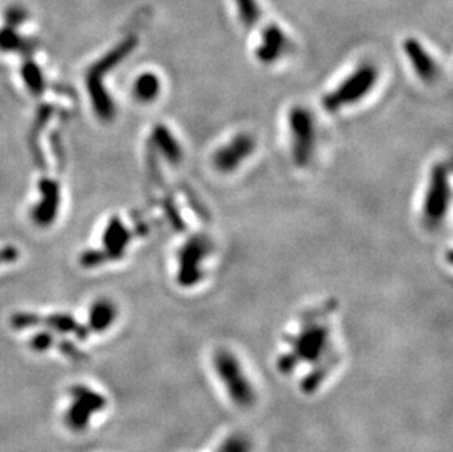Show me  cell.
<instances>
[{
	"label": "cell",
	"instance_id": "cell-1",
	"mask_svg": "<svg viewBox=\"0 0 453 452\" xmlns=\"http://www.w3.org/2000/svg\"><path fill=\"white\" fill-rule=\"evenodd\" d=\"M286 344L289 345V351L278 360V370L289 374L299 364H311V371L302 381L301 388L306 394H314L340 360L330 338V326L327 323L326 310L306 316L298 332L286 337Z\"/></svg>",
	"mask_w": 453,
	"mask_h": 452
},
{
	"label": "cell",
	"instance_id": "cell-2",
	"mask_svg": "<svg viewBox=\"0 0 453 452\" xmlns=\"http://www.w3.org/2000/svg\"><path fill=\"white\" fill-rule=\"evenodd\" d=\"M213 369L235 406L239 409L256 406V388L248 379V374L232 351L226 348L217 349L213 356Z\"/></svg>",
	"mask_w": 453,
	"mask_h": 452
},
{
	"label": "cell",
	"instance_id": "cell-3",
	"mask_svg": "<svg viewBox=\"0 0 453 452\" xmlns=\"http://www.w3.org/2000/svg\"><path fill=\"white\" fill-rule=\"evenodd\" d=\"M379 71L371 63H364L352 72L338 88L323 97V108L327 112H339L345 106L354 105L364 98L374 87Z\"/></svg>",
	"mask_w": 453,
	"mask_h": 452
},
{
	"label": "cell",
	"instance_id": "cell-4",
	"mask_svg": "<svg viewBox=\"0 0 453 452\" xmlns=\"http://www.w3.org/2000/svg\"><path fill=\"white\" fill-rule=\"evenodd\" d=\"M450 205V184H449V166L446 163H437L432 173L429 187L424 197L422 217L429 230H436L443 222Z\"/></svg>",
	"mask_w": 453,
	"mask_h": 452
},
{
	"label": "cell",
	"instance_id": "cell-5",
	"mask_svg": "<svg viewBox=\"0 0 453 452\" xmlns=\"http://www.w3.org/2000/svg\"><path fill=\"white\" fill-rule=\"evenodd\" d=\"M71 396L72 404L65 414V423L73 432L85 431L94 414L105 410L108 406L105 395L93 391L85 385L72 386Z\"/></svg>",
	"mask_w": 453,
	"mask_h": 452
},
{
	"label": "cell",
	"instance_id": "cell-6",
	"mask_svg": "<svg viewBox=\"0 0 453 452\" xmlns=\"http://www.w3.org/2000/svg\"><path fill=\"white\" fill-rule=\"evenodd\" d=\"M289 127L292 133V158L299 168H306L314 153L316 125L308 109L295 106L289 113Z\"/></svg>",
	"mask_w": 453,
	"mask_h": 452
},
{
	"label": "cell",
	"instance_id": "cell-7",
	"mask_svg": "<svg viewBox=\"0 0 453 452\" xmlns=\"http://www.w3.org/2000/svg\"><path fill=\"white\" fill-rule=\"evenodd\" d=\"M213 245L204 235H194L179 251L178 282L184 288L195 287L203 278V262L210 255Z\"/></svg>",
	"mask_w": 453,
	"mask_h": 452
},
{
	"label": "cell",
	"instance_id": "cell-8",
	"mask_svg": "<svg viewBox=\"0 0 453 452\" xmlns=\"http://www.w3.org/2000/svg\"><path fill=\"white\" fill-rule=\"evenodd\" d=\"M256 141L249 134H239L234 137L228 144L220 147L213 156V165L223 173L236 170L244 160L253 155Z\"/></svg>",
	"mask_w": 453,
	"mask_h": 452
},
{
	"label": "cell",
	"instance_id": "cell-9",
	"mask_svg": "<svg viewBox=\"0 0 453 452\" xmlns=\"http://www.w3.org/2000/svg\"><path fill=\"white\" fill-rule=\"evenodd\" d=\"M289 47V40L283 30L276 24H270L261 34V43L256 50V56L261 63L270 65L281 59Z\"/></svg>",
	"mask_w": 453,
	"mask_h": 452
},
{
	"label": "cell",
	"instance_id": "cell-10",
	"mask_svg": "<svg viewBox=\"0 0 453 452\" xmlns=\"http://www.w3.org/2000/svg\"><path fill=\"white\" fill-rule=\"evenodd\" d=\"M41 192V202L33 209V220L40 226H48L58 216L61 194L59 184L53 180L43 178L38 184Z\"/></svg>",
	"mask_w": 453,
	"mask_h": 452
},
{
	"label": "cell",
	"instance_id": "cell-11",
	"mask_svg": "<svg viewBox=\"0 0 453 452\" xmlns=\"http://www.w3.org/2000/svg\"><path fill=\"white\" fill-rule=\"evenodd\" d=\"M402 47H404V52L408 56L418 77L425 83L434 81L439 75V68L432 55L425 50V47L414 37L407 38L402 43Z\"/></svg>",
	"mask_w": 453,
	"mask_h": 452
},
{
	"label": "cell",
	"instance_id": "cell-12",
	"mask_svg": "<svg viewBox=\"0 0 453 452\" xmlns=\"http://www.w3.org/2000/svg\"><path fill=\"white\" fill-rule=\"evenodd\" d=\"M130 240L131 232L127 230V226L118 216L112 217L103 235V247L109 260H119L123 257Z\"/></svg>",
	"mask_w": 453,
	"mask_h": 452
},
{
	"label": "cell",
	"instance_id": "cell-13",
	"mask_svg": "<svg viewBox=\"0 0 453 452\" xmlns=\"http://www.w3.org/2000/svg\"><path fill=\"white\" fill-rule=\"evenodd\" d=\"M137 46H138V38L135 36H131V37H127L125 40H122L112 50H109V52L102 59L97 61L88 69V73H93V75H95V77L103 78L109 71L116 68L125 58H128L134 52Z\"/></svg>",
	"mask_w": 453,
	"mask_h": 452
},
{
	"label": "cell",
	"instance_id": "cell-14",
	"mask_svg": "<svg viewBox=\"0 0 453 452\" xmlns=\"http://www.w3.org/2000/svg\"><path fill=\"white\" fill-rule=\"evenodd\" d=\"M87 88L97 116L102 120H112L115 118V103L103 86V78L87 73Z\"/></svg>",
	"mask_w": 453,
	"mask_h": 452
},
{
	"label": "cell",
	"instance_id": "cell-15",
	"mask_svg": "<svg viewBox=\"0 0 453 452\" xmlns=\"http://www.w3.org/2000/svg\"><path fill=\"white\" fill-rule=\"evenodd\" d=\"M116 317H118L116 306L108 298H100L90 307L87 328L88 331L95 334L106 332L115 323Z\"/></svg>",
	"mask_w": 453,
	"mask_h": 452
},
{
	"label": "cell",
	"instance_id": "cell-16",
	"mask_svg": "<svg viewBox=\"0 0 453 452\" xmlns=\"http://www.w3.org/2000/svg\"><path fill=\"white\" fill-rule=\"evenodd\" d=\"M151 141L153 145L159 150V153L169 162V163H179L182 159V148L175 138V135L170 133V130L165 125L159 123L153 128V134H151Z\"/></svg>",
	"mask_w": 453,
	"mask_h": 452
},
{
	"label": "cell",
	"instance_id": "cell-17",
	"mask_svg": "<svg viewBox=\"0 0 453 452\" xmlns=\"http://www.w3.org/2000/svg\"><path fill=\"white\" fill-rule=\"evenodd\" d=\"M41 324H44L46 328L58 334H73L81 341L87 339L90 335L87 326L78 323L73 319V316L66 313H58V314H50L47 317H41Z\"/></svg>",
	"mask_w": 453,
	"mask_h": 452
},
{
	"label": "cell",
	"instance_id": "cell-18",
	"mask_svg": "<svg viewBox=\"0 0 453 452\" xmlns=\"http://www.w3.org/2000/svg\"><path fill=\"white\" fill-rule=\"evenodd\" d=\"M160 88H162V86H160V80H159L157 75L151 73V72H144L135 80L132 93L138 102L150 103L157 98Z\"/></svg>",
	"mask_w": 453,
	"mask_h": 452
},
{
	"label": "cell",
	"instance_id": "cell-19",
	"mask_svg": "<svg viewBox=\"0 0 453 452\" xmlns=\"http://www.w3.org/2000/svg\"><path fill=\"white\" fill-rule=\"evenodd\" d=\"M31 41L21 38L14 27L5 25L0 30V50L4 52H21V53H30L31 52Z\"/></svg>",
	"mask_w": 453,
	"mask_h": 452
},
{
	"label": "cell",
	"instance_id": "cell-20",
	"mask_svg": "<svg viewBox=\"0 0 453 452\" xmlns=\"http://www.w3.org/2000/svg\"><path fill=\"white\" fill-rule=\"evenodd\" d=\"M22 73V80L25 83V86L28 87V90L34 94V96H40L44 91V78L43 73L40 71V68L33 62V61H27L22 65L21 69Z\"/></svg>",
	"mask_w": 453,
	"mask_h": 452
},
{
	"label": "cell",
	"instance_id": "cell-21",
	"mask_svg": "<svg viewBox=\"0 0 453 452\" xmlns=\"http://www.w3.org/2000/svg\"><path fill=\"white\" fill-rule=\"evenodd\" d=\"M239 19L246 29H253L261 18V11L257 0H234Z\"/></svg>",
	"mask_w": 453,
	"mask_h": 452
},
{
	"label": "cell",
	"instance_id": "cell-22",
	"mask_svg": "<svg viewBox=\"0 0 453 452\" xmlns=\"http://www.w3.org/2000/svg\"><path fill=\"white\" fill-rule=\"evenodd\" d=\"M216 452H253V441L245 433H232L220 443Z\"/></svg>",
	"mask_w": 453,
	"mask_h": 452
},
{
	"label": "cell",
	"instance_id": "cell-23",
	"mask_svg": "<svg viewBox=\"0 0 453 452\" xmlns=\"http://www.w3.org/2000/svg\"><path fill=\"white\" fill-rule=\"evenodd\" d=\"M38 324H41V316H38L36 313L21 312V313H15L11 317V326L16 331L36 328V326H38Z\"/></svg>",
	"mask_w": 453,
	"mask_h": 452
},
{
	"label": "cell",
	"instance_id": "cell-24",
	"mask_svg": "<svg viewBox=\"0 0 453 452\" xmlns=\"http://www.w3.org/2000/svg\"><path fill=\"white\" fill-rule=\"evenodd\" d=\"M55 345V337L52 332H38L30 341V346L36 353H44Z\"/></svg>",
	"mask_w": 453,
	"mask_h": 452
},
{
	"label": "cell",
	"instance_id": "cell-25",
	"mask_svg": "<svg viewBox=\"0 0 453 452\" xmlns=\"http://www.w3.org/2000/svg\"><path fill=\"white\" fill-rule=\"evenodd\" d=\"M108 260H109V257H108L105 250H88V251H85V253H83L80 262L84 267H95V266L102 264Z\"/></svg>",
	"mask_w": 453,
	"mask_h": 452
},
{
	"label": "cell",
	"instance_id": "cell-26",
	"mask_svg": "<svg viewBox=\"0 0 453 452\" xmlns=\"http://www.w3.org/2000/svg\"><path fill=\"white\" fill-rule=\"evenodd\" d=\"M28 18V14L27 11H25L22 6H18V5H12L6 9L5 12V21H6V25H9V27H19V25L27 21Z\"/></svg>",
	"mask_w": 453,
	"mask_h": 452
},
{
	"label": "cell",
	"instance_id": "cell-27",
	"mask_svg": "<svg viewBox=\"0 0 453 452\" xmlns=\"http://www.w3.org/2000/svg\"><path fill=\"white\" fill-rule=\"evenodd\" d=\"M19 257V251L15 247H5L0 250V264L14 263Z\"/></svg>",
	"mask_w": 453,
	"mask_h": 452
},
{
	"label": "cell",
	"instance_id": "cell-28",
	"mask_svg": "<svg viewBox=\"0 0 453 452\" xmlns=\"http://www.w3.org/2000/svg\"><path fill=\"white\" fill-rule=\"evenodd\" d=\"M61 349L65 353V356H69V357H73V359H80V351L75 348L71 342H68V341H62V344H61Z\"/></svg>",
	"mask_w": 453,
	"mask_h": 452
}]
</instances>
